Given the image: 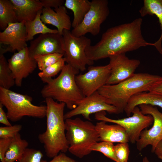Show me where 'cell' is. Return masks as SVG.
<instances>
[{"label":"cell","mask_w":162,"mask_h":162,"mask_svg":"<svg viewBox=\"0 0 162 162\" xmlns=\"http://www.w3.org/2000/svg\"><path fill=\"white\" fill-rule=\"evenodd\" d=\"M142 19H135L132 22L108 28L102 35L100 40L85 50L87 57L93 61L136 50L142 46H154L147 42L142 33Z\"/></svg>","instance_id":"cell-1"},{"label":"cell","mask_w":162,"mask_h":162,"mask_svg":"<svg viewBox=\"0 0 162 162\" xmlns=\"http://www.w3.org/2000/svg\"><path fill=\"white\" fill-rule=\"evenodd\" d=\"M46 128L39 134L38 140L44 145L47 157L53 158L60 152L65 153L69 148L66 136L64 110L65 103L53 99H45Z\"/></svg>","instance_id":"cell-2"},{"label":"cell","mask_w":162,"mask_h":162,"mask_svg":"<svg viewBox=\"0 0 162 162\" xmlns=\"http://www.w3.org/2000/svg\"><path fill=\"white\" fill-rule=\"evenodd\" d=\"M161 77L148 73H135L130 78L114 85H105L98 92L108 104L115 106L122 113L129 99L138 93L148 92L149 88Z\"/></svg>","instance_id":"cell-3"},{"label":"cell","mask_w":162,"mask_h":162,"mask_svg":"<svg viewBox=\"0 0 162 162\" xmlns=\"http://www.w3.org/2000/svg\"><path fill=\"white\" fill-rule=\"evenodd\" d=\"M79 72L67 64L56 78L41 80L46 83L41 91L42 97L64 103L70 110L75 108L78 103L85 97L76 82L75 77Z\"/></svg>","instance_id":"cell-4"},{"label":"cell","mask_w":162,"mask_h":162,"mask_svg":"<svg viewBox=\"0 0 162 162\" xmlns=\"http://www.w3.org/2000/svg\"><path fill=\"white\" fill-rule=\"evenodd\" d=\"M65 124L68 151L77 158H82L90 154L92 146L100 141L95 125L90 121L70 118L65 120Z\"/></svg>","instance_id":"cell-5"},{"label":"cell","mask_w":162,"mask_h":162,"mask_svg":"<svg viewBox=\"0 0 162 162\" xmlns=\"http://www.w3.org/2000/svg\"><path fill=\"white\" fill-rule=\"evenodd\" d=\"M31 96L0 87V103L7 110L8 117L16 122L24 116L42 118L46 116V106L36 105Z\"/></svg>","instance_id":"cell-6"},{"label":"cell","mask_w":162,"mask_h":162,"mask_svg":"<svg viewBox=\"0 0 162 162\" xmlns=\"http://www.w3.org/2000/svg\"><path fill=\"white\" fill-rule=\"evenodd\" d=\"M62 36L64 45V58L65 62L79 71L83 72L87 65H92L94 61L87 56L85 50L91 45V40L84 36L76 37L70 30L64 29Z\"/></svg>","instance_id":"cell-7"},{"label":"cell","mask_w":162,"mask_h":162,"mask_svg":"<svg viewBox=\"0 0 162 162\" xmlns=\"http://www.w3.org/2000/svg\"><path fill=\"white\" fill-rule=\"evenodd\" d=\"M132 113L133 115L131 116L114 119L107 117L106 112L102 111L95 113L94 117L96 120L121 126L126 131L129 142L134 144L139 139L142 132L153 123V119L150 115L143 114L138 106L134 109Z\"/></svg>","instance_id":"cell-8"},{"label":"cell","mask_w":162,"mask_h":162,"mask_svg":"<svg viewBox=\"0 0 162 162\" xmlns=\"http://www.w3.org/2000/svg\"><path fill=\"white\" fill-rule=\"evenodd\" d=\"M110 11L107 0H92L90 8L82 22L71 31L76 37L84 36L88 33L93 36L99 34L101 24L109 15Z\"/></svg>","instance_id":"cell-9"},{"label":"cell","mask_w":162,"mask_h":162,"mask_svg":"<svg viewBox=\"0 0 162 162\" xmlns=\"http://www.w3.org/2000/svg\"><path fill=\"white\" fill-rule=\"evenodd\" d=\"M139 106L143 114L152 117L153 122L151 128L146 129L142 132L136 142V148L141 151L148 146L151 145L153 152L158 143L162 140V112L155 106L143 104Z\"/></svg>","instance_id":"cell-10"},{"label":"cell","mask_w":162,"mask_h":162,"mask_svg":"<svg viewBox=\"0 0 162 162\" xmlns=\"http://www.w3.org/2000/svg\"><path fill=\"white\" fill-rule=\"evenodd\" d=\"M102 111L110 114L119 113L115 106L107 103L104 97L97 91L81 100L75 108L64 114V118L66 120L82 115L84 118L90 121L91 114Z\"/></svg>","instance_id":"cell-11"},{"label":"cell","mask_w":162,"mask_h":162,"mask_svg":"<svg viewBox=\"0 0 162 162\" xmlns=\"http://www.w3.org/2000/svg\"><path fill=\"white\" fill-rule=\"evenodd\" d=\"M110 74L109 64L104 66H90L88 71L77 75L76 82L83 94L89 96L106 84Z\"/></svg>","instance_id":"cell-12"},{"label":"cell","mask_w":162,"mask_h":162,"mask_svg":"<svg viewBox=\"0 0 162 162\" xmlns=\"http://www.w3.org/2000/svg\"><path fill=\"white\" fill-rule=\"evenodd\" d=\"M110 74L106 85H114L130 78L140 64L137 59L129 58L125 53L110 56Z\"/></svg>","instance_id":"cell-13"},{"label":"cell","mask_w":162,"mask_h":162,"mask_svg":"<svg viewBox=\"0 0 162 162\" xmlns=\"http://www.w3.org/2000/svg\"><path fill=\"white\" fill-rule=\"evenodd\" d=\"M30 57L36 55L58 53L64 55V45L62 35L58 33L40 34L32 40L28 47Z\"/></svg>","instance_id":"cell-14"},{"label":"cell","mask_w":162,"mask_h":162,"mask_svg":"<svg viewBox=\"0 0 162 162\" xmlns=\"http://www.w3.org/2000/svg\"><path fill=\"white\" fill-rule=\"evenodd\" d=\"M8 61L18 87L21 86L23 79L32 73L37 66L35 60L29 55L28 46L15 53Z\"/></svg>","instance_id":"cell-15"},{"label":"cell","mask_w":162,"mask_h":162,"mask_svg":"<svg viewBox=\"0 0 162 162\" xmlns=\"http://www.w3.org/2000/svg\"><path fill=\"white\" fill-rule=\"evenodd\" d=\"M25 22L8 24L2 32H0V43L8 46L6 52L19 51L27 47V32Z\"/></svg>","instance_id":"cell-16"},{"label":"cell","mask_w":162,"mask_h":162,"mask_svg":"<svg viewBox=\"0 0 162 162\" xmlns=\"http://www.w3.org/2000/svg\"><path fill=\"white\" fill-rule=\"evenodd\" d=\"M40 19L44 24H51L56 27L58 33L62 35L64 29L70 30L72 26L70 18L66 8L61 5L55 8H43Z\"/></svg>","instance_id":"cell-17"},{"label":"cell","mask_w":162,"mask_h":162,"mask_svg":"<svg viewBox=\"0 0 162 162\" xmlns=\"http://www.w3.org/2000/svg\"><path fill=\"white\" fill-rule=\"evenodd\" d=\"M100 141H106L112 143H128V138L125 129L117 124L109 125L106 122L100 121L95 124Z\"/></svg>","instance_id":"cell-18"},{"label":"cell","mask_w":162,"mask_h":162,"mask_svg":"<svg viewBox=\"0 0 162 162\" xmlns=\"http://www.w3.org/2000/svg\"><path fill=\"white\" fill-rule=\"evenodd\" d=\"M13 3L18 22L33 20L43 7L40 0H10Z\"/></svg>","instance_id":"cell-19"},{"label":"cell","mask_w":162,"mask_h":162,"mask_svg":"<svg viewBox=\"0 0 162 162\" xmlns=\"http://www.w3.org/2000/svg\"><path fill=\"white\" fill-rule=\"evenodd\" d=\"M158 106L162 109V95L148 92L138 93L128 100L124 110L127 116H130L134 109L141 104Z\"/></svg>","instance_id":"cell-20"},{"label":"cell","mask_w":162,"mask_h":162,"mask_svg":"<svg viewBox=\"0 0 162 162\" xmlns=\"http://www.w3.org/2000/svg\"><path fill=\"white\" fill-rule=\"evenodd\" d=\"M143 2V6L139 11L141 16L155 15L158 19L161 34L158 40L153 44L159 53L162 54V0H144Z\"/></svg>","instance_id":"cell-21"},{"label":"cell","mask_w":162,"mask_h":162,"mask_svg":"<svg viewBox=\"0 0 162 162\" xmlns=\"http://www.w3.org/2000/svg\"><path fill=\"white\" fill-rule=\"evenodd\" d=\"M64 6L73 13L72 27L74 28L82 22L89 11L90 8V1L88 0H66Z\"/></svg>","instance_id":"cell-22"},{"label":"cell","mask_w":162,"mask_h":162,"mask_svg":"<svg viewBox=\"0 0 162 162\" xmlns=\"http://www.w3.org/2000/svg\"><path fill=\"white\" fill-rule=\"evenodd\" d=\"M28 145V142L22 139L19 133L11 138L6 153V162H15L22 156Z\"/></svg>","instance_id":"cell-23"},{"label":"cell","mask_w":162,"mask_h":162,"mask_svg":"<svg viewBox=\"0 0 162 162\" xmlns=\"http://www.w3.org/2000/svg\"><path fill=\"white\" fill-rule=\"evenodd\" d=\"M42 12V10L39 11L33 20L25 22L27 41L33 40L34 36L38 34L58 33L57 29L49 28L40 19Z\"/></svg>","instance_id":"cell-24"},{"label":"cell","mask_w":162,"mask_h":162,"mask_svg":"<svg viewBox=\"0 0 162 162\" xmlns=\"http://www.w3.org/2000/svg\"><path fill=\"white\" fill-rule=\"evenodd\" d=\"M14 5L10 0H0V28L4 30L8 24L17 22Z\"/></svg>","instance_id":"cell-25"},{"label":"cell","mask_w":162,"mask_h":162,"mask_svg":"<svg viewBox=\"0 0 162 162\" xmlns=\"http://www.w3.org/2000/svg\"><path fill=\"white\" fill-rule=\"evenodd\" d=\"M15 84L12 72L4 54H0V87L10 89Z\"/></svg>","instance_id":"cell-26"},{"label":"cell","mask_w":162,"mask_h":162,"mask_svg":"<svg viewBox=\"0 0 162 162\" xmlns=\"http://www.w3.org/2000/svg\"><path fill=\"white\" fill-rule=\"evenodd\" d=\"M64 55L55 53L45 55H36L33 58L36 61L38 69L41 71L53 64L61 58Z\"/></svg>","instance_id":"cell-27"},{"label":"cell","mask_w":162,"mask_h":162,"mask_svg":"<svg viewBox=\"0 0 162 162\" xmlns=\"http://www.w3.org/2000/svg\"><path fill=\"white\" fill-rule=\"evenodd\" d=\"M114 146L113 143L102 141L94 144L92 146L90 149L92 152L95 151L100 152L107 158L117 162L114 153Z\"/></svg>","instance_id":"cell-28"},{"label":"cell","mask_w":162,"mask_h":162,"mask_svg":"<svg viewBox=\"0 0 162 162\" xmlns=\"http://www.w3.org/2000/svg\"><path fill=\"white\" fill-rule=\"evenodd\" d=\"M65 61L63 57L53 64L46 67L38 73L41 80L52 78L61 71L64 67Z\"/></svg>","instance_id":"cell-29"},{"label":"cell","mask_w":162,"mask_h":162,"mask_svg":"<svg viewBox=\"0 0 162 162\" xmlns=\"http://www.w3.org/2000/svg\"><path fill=\"white\" fill-rule=\"evenodd\" d=\"M43 156L40 150L27 148L21 157L16 162H41Z\"/></svg>","instance_id":"cell-30"},{"label":"cell","mask_w":162,"mask_h":162,"mask_svg":"<svg viewBox=\"0 0 162 162\" xmlns=\"http://www.w3.org/2000/svg\"><path fill=\"white\" fill-rule=\"evenodd\" d=\"M114 151L117 162H128L130 153L128 143L116 144L114 146Z\"/></svg>","instance_id":"cell-31"},{"label":"cell","mask_w":162,"mask_h":162,"mask_svg":"<svg viewBox=\"0 0 162 162\" xmlns=\"http://www.w3.org/2000/svg\"><path fill=\"white\" fill-rule=\"evenodd\" d=\"M22 128V125L16 124L10 126L0 127V138H12L19 133Z\"/></svg>","instance_id":"cell-32"},{"label":"cell","mask_w":162,"mask_h":162,"mask_svg":"<svg viewBox=\"0 0 162 162\" xmlns=\"http://www.w3.org/2000/svg\"><path fill=\"white\" fill-rule=\"evenodd\" d=\"M11 138H0V159L1 162H6L5 156Z\"/></svg>","instance_id":"cell-33"},{"label":"cell","mask_w":162,"mask_h":162,"mask_svg":"<svg viewBox=\"0 0 162 162\" xmlns=\"http://www.w3.org/2000/svg\"><path fill=\"white\" fill-rule=\"evenodd\" d=\"M41 162H78L75 160L68 156L64 153L61 152L48 161L42 160Z\"/></svg>","instance_id":"cell-34"},{"label":"cell","mask_w":162,"mask_h":162,"mask_svg":"<svg viewBox=\"0 0 162 162\" xmlns=\"http://www.w3.org/2000/svg\"><path fill=\"white\" fill-rule=\"evenodd\" d=\"M40 1L44 8L53 7L55 8L62 5L65 2L63 0H41Z\"/></svg>","instance_id":"cell-35"},{"label":"cell","mask_w":162,"mask_h":162,"mask_svg":"<svg viewBox=\"0 0 162 162\" xmlns=\"http://www.w3.org/2000/svg\"><path fill=\"white\" fill-rule=\"evenodd\" d=\"M148 92L162 95V76L151 87Z\"/></svg>","instance_id":"cell-36"},{"label":"cell","mask_w":162,"mask_h":162,"mask_svg":"<svg viewBox=\"0 0 162 162\" xmlns=\"http://www.w3.org/2000/svg\"><path fill=\"white\" fill-rule=\"evenodd\" d=\"M3 106L0 103V123L6 126L12 125L9 121L7 113L3 109Z\"/></svg>","instance_id":"cell-37"},{"label":"cell","mask_w":162,"mask_h":162,"mask_svg":"<svg viewBox=\"0 0 162 162\" xmlns=\"http://www.w3.org/2000/svg\"><path fill=\"white\" fill-rule=\"evenodd\" d=\"M153 152L159 159L162 160V140L158 143Z\"/></svg>","instance_id":"cell-38"},{"label":"cell","mask_w":162,"mask_h":162,"mask_svg":"<svg viewBox=\"0 0 162 162\" xmlns=\"http://www.w3.org/2000/svg\"><path fill=\"white\" fill-rule=\"evenodd\" d=\"M142 162H149L147 157L146 156L143 158Z\"/></svg>","instance_id":"cell-39"}]
</instances>
